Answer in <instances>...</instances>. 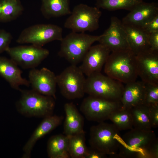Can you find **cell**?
<instances>
[{"instance_id":"3957f363","label":"cell","mask_w":158,"mask_h":158,"mask_svg":"<svg viewBox=\"0 0 158 158\" xmlns=\"http://www.w3.org/2000/svg\"><path fill=\"white\" fill-rule=\"evenodd\" d=\"M101 36L72 31L60 41L58 55L71 65H76L82 62L92 44L98 41Z\"/></svg>"},{"instance_id":"9c48e42d","label":"cell","mask_w":158,"mask_h":158,"mask_svg":"<svg viewBox=\"0 0 158 158\" xmlns=\"http://www.w3.org/2000/svg\"><path fill=\"white\" fill-rule=\"evenodd\" d=\"M61 27L53 24H40L26 28L21 32L16 40L20 44H30L42 47L52 41L62 39Z\"/></svg>"},{"instance_id":"1f68e13d","label":"cell","mask_w":158,"mask_h":158,"mask_svg":"<svg viewBox=\"0 0 158 158\" xmlns=\"http://www.w3.org/2000/svg\"><path fill=\"white\" fill-rule=\"evenodd\" d=\"M142 28L149 34L158 31V15L145 24Z\"/></svg>"},{"instance_id":"d6a6232c","label":"cell","mask_w":158,"mask_h":158,"mask_svg":"<svg viewBox=\"0 0 158 158\" xmlns=\"http://www.w3.org/2000/svg\"><path fill=\"white\" fill-rule=\"evenodd\" d=\"M150 115L152 128L158 126V104L149 106Z\"/></svg>"},{"instance_id":"d6986e66","label":"cell","mask_w":158,"mask_h":158,"mask_svg":"<svg viewBox=\"0 0 158 158\" xmlns=\"http://www.w3.org/2000/svg\"><path fill=\"white\" fill-rule=\"evenodd\" d=\"M146 83L136 80L126 84L124 86L120 102L123 108L130 109L144 103Z\"/></svg>"},{"instance_id":"cb8c5ba5","label":"cell","mask_w":158,"mask_h":158,"mask_svg":"<svg viewBox=\"0 0 158 158\" xmlns=\"http://www.w3.org/2000/svg\"><path fill=\"white\" fill-rule=\"evenodd\" d=\"M133 128L149 130L152 128L150 115L149 107L142 104L130 109Z\"/></svg>"},{"instance_id":"4316f807","label":"cell","mask_w":158,"mask_h":158,"mask_svg":"<svg viewBox=\"0 0 158 158\" xmlns=\"http://www.w3.org/2000/svg\"><path fill=\"white\" fill-rule=\"evenodd\" d=\"M109 119L120 131L130 130L133 127V119L130 109L123 107L113 112Z\"/></svg>"},{"instance_id":"2e32d148","label":"cell","mask_w":158,"mask_h":158,"mask_svg":"<svg viewBox=\"0 0 158 158\" xmlns=\"http://www.w3.org/2000/svg\"><path fill=\"white\" fill-rule=\"evenodd\" d=\"M158 15V4L143 1L138 4L121 21L124 24L142 28L143 26Z\"/></svg>"},{"instance_id":"484cf974","label":"cell","mask_w":158,"mask_h":158,"mask_svg":"<svg viewBox=\"0 0 158 158\" xmlns=\"http://www.w3.org/2000/svg\"><path fill=\"white\" fill-rule=\"evenodd\" d=\"M68 136V151L70 157L85 158L89 149L85 144L84 131Z\"/></svg>"},{"instance_id":"ffe728a7","label":"cell","mask_w":158,"mask_h":158,"mask_svg":"<svg viewBox=\"0 0 158 158\" xmlns=\"http://www.w3.org/2000/svg\"><path fill=\"white\" fill-rule=\"evenodd\" d=\"M123 24L127 33L130 50L136 55L150 50L148 42L149 34L142 28Z\"/></svg>"},{"instance_id":"7a4b0ae2","label":"cell","mask_w":158,"mask_h":158,"mask_svg":"<svg viewBox=\"0 0 158 158\" xmlns=\"http://www.w3.org/2000/svg\"><path fill=\"white\" fill-rule=\"evenodd\" d=\"M20 99L16 103L18 111L27 117L45 118L53 115L55 99L32 89L22 90Z\"/></svg>"},{"instance_id":"f1b7e54d","label":"cell","mask_w":158,"mask_h":158,"mask_svg":"<svg viewBox=\"0 0 158 158\" xmlns=\"http://www.w3.org/2000/svg\"><path fill=\"white\" fill-rule=\"evenodd\" d=\"M146 85L144 104L149 106L158 104V85L147 83Z\"/></svg>"},{"instance_id":"7c38bea8","label":"cell","mask_w":158,"mask_h":158,"mask_svg":"<svg viewBox=\"0 0 158 158\" xmlns=\"http://www.w3.org/2000/svg\"><path fill=\"white\" fill-rule=\"evenodd\" d=\"M98 42L107 47L111 52L130 49L123 25L115 16L111 18L109 26L101 35Z\"/></svg>"},{"instance_id":"e575fe53","label":"cell","mask_w":158,"mask_h":158,"mask_svg":"<svg viewBox=\"0 0 158 158\" xmlns=\"http://www.w3.org/2000/svg\"><path fill=\"white\" fill-rule=\"evenodd\" d=\"M106 157L107 155L92 148L89 149L85 158H104Z\"/></svg>"},{"instance_id":"8fae6325","label":"cell","mask_w":158,"mask_h":158,"mask_svg":"<svg viewBox=\"0 0 158 158\" xmlns=\"http://www.w3.org/2000/svg\"><path fill=\"white\" fill-rule=\"evenodd\" d=\"M6 51L18 66L25 69L35 68L49 54L48 49L32 44L9 47Z\"/></svg>"},{"instance_id":"4fadbf2b","label":"cell","mask_w":158,"mask_h":158,"mask_svg":"<svg viewBox=\"0 0 158 158\" xmlns=\"http://www.w3.org/2000/svg\"><path fill=\"white\" fill-rule=\"evenodd\" d=\"M28 78L32 90L56 99V75L53 71L45 67L40 69H31L29 73Z\"/></svg>"},{"instance_id":"277c9868","label":"cell","mask_w":158,"mask_h":158,"mask_svg":"<svg viewBox=\"0 0 158 158\" xmlns=\"http://www.w3.org/2000/svg\"><path fill=\"white\" fill-rule=\"evenodd\" d=\"M119 130L112 124L104 122L91 127L89 143L91 148L106 155L114 156L121 141Z\"/></svg>"},{"instance_id":"6da1fadb","label":"cell","mask_w":158,"mask_h":158,"mask_svg":"<svg viewBox=\"0 0 158 158\" xmlns=\"http://www.w3.org/2000/svg\"><path fill=\"white\" fill-rule=\"evenodd\" d=\"M104 71L107 76L122 83L135 81L138 77L136 55L130 49L111 52Z\"/></svg>"},{"instance_id":"836d02e7","label":"cell","mask_w":158,"mask_h":158,"mask_svg":"<svg viewBox=\"0 0 158 158\" xmlns=\"http://www.w3.org/2000/svg\"><path fill=\"white\" fill-rule=\"evenodd\" d=\"M148 42L150 50L158 51V31L149 34Z\"/></svg>"},{"instance_id":"603a6c76","label":"cell","mask_w":158,"mask_h":158,"mask_svg":"<svg viewBox=\"0 0 158 158\" xmlns=\"http://www.w3.org/2000/svg\"><path fill=\"white\" fill-rule=\"evenodd\" d=\"M68 137L61 134L53 135L47 144V152L50 158H70L68 151Z\"/></svg>"},{"instance_id":"8992f818","label":"cell","mask_w":158,"mask_h":158,"mask_svg":"<svg viewBox=\"0 0 158 158\" xmlns=\"http://www.w3.org/2000/svg\"><path fill=\"white\" fill-rule=\"evenodd\" d=\"M101 15V11L96 7L80 4L74 8L65 21L64 27L77 32L93 31L99 27Z\"/></svg>"},{"instance_id":"52a82bcc","label":"cell","mask_w":158,"mask_h":158,"mask_svg":"<svg viewBox=\"0 0 158 158\" xmlns=\"http://www.w3.org/2000/svg\"><path fill=\"white\" fill-rule=\"evenodd\" d=\"M86 79L79 67L73 65L67 67L56 75L57 85L61 94L70 100L83 97Z\"/></svg>"},{"instance_id":"ba28073f","label":"cell","mask_w":158,"mask_h":158,"mask_svg":"<svg viewBox=\"0 0 158 158\" xmlns=\"http://www.w3.org/2000/svg\"><path fill=\"white\" fill-rule=\"evenodd\" d=\"M156 138L151 130H144L133 128L121 137L118 153L115 155L121 158H137Z\"/></svg>"},{"instance_id":"5b68a950","label":"cell","mask_w":158,"mask_h":158,"mask_svg":"<svg viewBox=\"0 0 158 158\" xmlns=\"http://www.w3.org/2000/svg\"><path fill=\"white\" fill-rule=\"evenodd\" d=\"M122 83L101 72L96 73L86 78L85 93L94 97L120 101L124 88Z\"/></svg>"},{"instance_id":"d4e9b609","label":"cell","mask_w":158,"mask_h":158,"mask_svg":"<svg viewBox=\"0 0 158 158\" xmlns=\"http://www.w3.org/2000/svg\"><path fill=\"white\" fill-rule=\"evenodd\" d=\"M23 11L20 0H0V22L14 20L22 14Z\"/></svg>"},{"instance_id":"f546056e","label":"cell","mask_w":158,"mask_h":158,"mask_svg":"<svg viewBox=\"0 0 158 158\" xmlns=\"http://www.w3.org/2000/svg\"><path fill=\"white\" fill-rule=\"evenodd\" d=\"M12 38V36L9 32L0 29V54L6 51L10 47Z\"/></svg>"},{"instance_id":"e0dca14e","label":"cell","mask_w":158,"mask_h":158,"mask_svg":"<svg viewBox=\"0 0 158 158\" xmlns=\"http://www.w3.org/2000/svg\"><path fill=\"white\" fill-rule=\"evenodd\" d=\"M63 118L62 116L53 115L44 118L24 146L22 157L30 158L32 150L37 142L59 126Z\"/></svg>"},{"instance_id":"30bf717a","label":"cell","mask_w":158,"mask_h":158,"mask_svg":"<svg viewBox=\"0 0 158 158\" xmlns=\"http://www.w3.org/2000/svg\"><path fill=\"white\" fill-rule=\"evenodd\" d=\"M122 107L120 101L89 95L83 100L80 109L88 120L100 123L109 119L113 112Z\"/></svg>"},{"instance_id":"7402d4cb","label":"cell","mask_w":158,"mask_h":158,"mask_svg":"<svg viewBox=\"0 0 158 158\" xmlns=\"http://www.w3.org/2000/svg\"><path fill=\"white\" fill-rule=\"evenodd\" d=\"M41 11L46 18L70 15L69 0H41Z\"/></svg>"},{"instance_id":"4dcf8cb0","label":"cell","mask_w":158,"mask_h":158,"mask_svg":"<svg viewBox=\"0 0 158 158\" xmlns=\"http://www.w3.org/2000/svg\"><path fill=\"white\" fill-rule=\"evenodd\" d=\"M143 158H158V140L156 139L144 150Z\"/></svg>"},{"instance_id":"9a60e30c","label":"cell","mask_w":158,"mask_h":158,"mask_svg":"<svg viewBox=\"0 0 158 158\" xmlns=\"http://www.w3.org/2000/svg\"><path fill=\"white\" fill-rule=\"evenodd\" d=\"M111 52L107 47L100 44L92 46L85 54L79 67L87 77L101 72Z\"/></svg>"},{"instance_id":"ac0fdd59","label":"cell","mask_w":158,"mask_h":158,"mask_svg":"<svg viewBox=\"0 0 158 158\" xmlns=\"http://www.w3.org/2000/svg\"><path fill=\"white\" fill-rule=\"evenodd\" d=\"M22 73L18 65L11 59L0 56V75L13 89L20 91V86L30 85L28 80L23 77Z\"/></svg>"},{"instance_id":"44dd1931","label":"cell","mask_w":158,"mask_h":158,"mask_svg":"<svg viewBox=\"0 0 158 158\" xmlns=\"http://www.w3.org/2000/svg\"><path fill=\"white\" fill-rule=\"evenodd\" d=\"M66 114L64 123L63 133L69 136L83 131L84 119L75 105L67 103L64 105Z\"/></svg>"},{"instance_id":"83f0119b","label":"cell","mask_w":158,"mask_h":158,"mask_svg":"<svg viewBox=\"0 0 158 158\" xmlns=\"http://www.w3.org/2000/svg\"><path fill=\"white\" fill-rule=\"evenodd\" d=\"M143 0H96V6L109 11L123 9L132 10Z\"/></svg>"},{"instance_id":"5bb4252c","label":"cell","mask_w":158,"mask_h":158,"mask_svg":"<svg viewBox=\"0 0 158 158\" xmlns=\"http://www.w3.org/2000/svg\"><path fill=\"white\" fill-rule=\"evenodd\" d=\"M138 76L145 83L158 85V51L150 50L136 55Z\"/></svg>"}]
</instances>
